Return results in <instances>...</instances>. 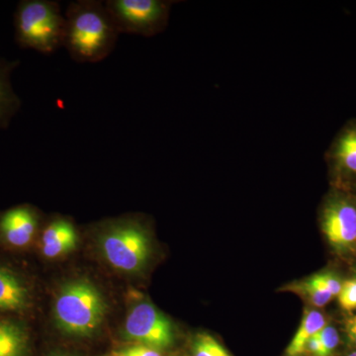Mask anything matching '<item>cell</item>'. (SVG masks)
<instances>
[{
    "mask_svg": "<svg viewBox=\"0 0 356 356\" xmlns=\"http://www.w3.org/2000/svg\"><path fill=\"white\" fill-rule=\"evenodd\" d=\"M40 217L29 205H19L0 213V240L13 248L27 247L34 240Z\"/></svg>",
    "mask_w": 356,
    "mask_h": 356,
    "instance_id": "8",
    "label": "cell"
},
{
    "mask_svg": "<svg viewBox=\"0 0 356 356\" xmlns=\"http://www.w3.org/2000/svg\"><path fill=\"white\" fill-rule=\"evenodd\" d=\"M192 356H233L215 337L202 332L194 339Z\"/></svg>",
    "mask_w": 356,
    "mask_h": 356,
    "instance_id": "15",
    "label": "cell"
},
{
    "mask_svg": "<svg viewBox=\"0 0 356 356\" xmlns=\"http://www.w3.org/2000/svg\"><path fill=\"white\" fill-rule=\"evenodd\" d=\"M348 356H356V350L353 351V353H351L350 355H348Z\"/></svg>",
    "mask_w": 356,
    "mask_h": 356,
    "instance_id": "24",
    "label": "cell"
},
{
    "mask_svg": "<svg viewBox=\"0 0 356 356\" xmlns=\"http://www.w3.org/2000/svg\"><path fill=\"white\" fill-rule=\"evenodd\" d=\"M65 18L58 1L22 0L14 13V38L22 49L51 55L64 46Z\"/></svg>",
    "mask_w": 356,
    "mask_h": 356,
    "instance_id": "3",
    "label": "cell"
},
{
    "mask_svg": "<svg viewBox=\"0 0 356 356\" xmlns=\"http://www.w3.org/2000/svg\"><path fill=\"white\" fill-rule=\"evenodd\" d=\"M106 314V300L100 290L86 280L65 283L54 307L58 330L74 337L92 336L102 325Z\"/></svg>",
    "mask_w": 356,
    "mask_h": 356,
    "instance_id": "2",
    "label": "cell"
},
{
    "mask_svg": "<svg viewBox=\"0 0 356 356\" xmlns=\"http://www.w3.org/2000/svg\"><path fill=\"white\" fill-rule=\"evenodd\" d=\"M312 280L320 284L321 286L324 287L325 290H327L332 296H337L341 292V280L337 277V276L332 275L330 273L316 274Z\"/></svg>",
    "mask_w": 356,
    "mask_h": 356,
    "instance_id": "20",
    "label": "cell"
},
{
    "mask_svg": "<svg viewBox=\"0 0 356 356\" xmlns=\"http://www.w3.org/2000/svg\"><path fill=\"white\" fill-rule=\"evenodd\" d=\"M294 291H299L302 296L305 297L307 300L316 307H324L332 299L331 293L325 290L324 287L321 286L317 282H315L312 278L304 282L300 283L296 287L293 288Z\"/></svg>",
    "mask_w": 356,
    "mask_h": 356,
    "instance_id": "16",
    "label": "cell"
},
{
    "mask_svg": "<svg viewBox=\"0 0 356 356\" xmlns=\"http://www.w3.org/2000/svg\"><path fill=\"white\" fill-rule=\"evenodd\" d=\"M322 229L337 250H356V204L341 194L332 196L323 209Z\"/></svg>",
    "mask_w": 356,
    "mask_h": 356,
    "instance_id": "7",
    "label": "cell"
},
{
    "mask_svg": "<svg viewBox=\"0 0 356 356\" xmlns=\"http://www.w3.org/2000/svg\"><path fill=\"white\" fill-rule=\"evenodd\" d=\"M341 308L346 311L356 309V280H346L337 295Z\"/></svg>",
    "mask_w": 356,
    "mask_h": 356,
    "instance_id": "18",
    "label": "cell"
},
{
    "mask_svg": "<svg viewBox=\"0 0 356 356\" xmlns=\"http://www.w3.org/2000/svg\"><path fill=\"white\" fill-rule=\"evenodd\" d=\"M327 325L325 318L318 311L309 310L304 314L298 331L286 350L287 356L304 355L307 343Z\"/></svg>",
    "mask_w": 356,
    "mask_h": 356,
    "instance_id": "13",
    "label": "cell"
},
{
    "mask_svg": "<svg viewBox=\"0 0 356 356\" xmlns=\"http://www.w3.org/2000/svg\"><path fill=\"white\" fill-rule=\"evenodd\" d=\"M98 242L103 257L122 273H140L151 254V238L147 229L135 219L107 224L100 232Z\"/></svg>",
    "mask_w": 356,
    "mask_h": 356,
    "instance_id": "4",
    "label": "cell"
},
{
    "mask_svg": "<svg viewBox=\"0 0 356 356\" xmlns=\"http://www.w3.org/2000/svg\"><path fill=\"white\" fill-rule=\"evenodd\" d=\"M19 60L0 58V130L8 127L21 107V100L11 84V74Z\"/></svg>",
    "mask_w": 356,
    "mask_h": 356,
    "instance_id": "12",
    "label": "cell"
},
{
    "mask_svg": "<svg viewBox=\"0 0 356 356\" xmlns=\"http://www.w3.org/2000/svg\"><path fill=\"white\" fill-rule=\"evenodd\" d=\"M64 46L70 58L81 64H95L113 51L120 33L110 18L104 2L76 0L65 13Z\"/></svg>",
    "mask_w": 356,
    "mask_h": 356,
    "instance_id": "1",
    "label": "cell"
},
{
    "mask_svg": "<svg viewBox=\"0 0 356 356\" xmlns=\"http://www.w3.org/2000/svg\"><path fill=\"white\" fill-rule=\"evenodd\" d=\"M28 337L19 325L0 320V356H26Z\"/></svg>",
    "mask_w": 356,
    "mask_h": 356,
    "instance_id": "14",
    "label": "cell"
},
{
    "mask_svg": "<svg viewBox=\"0 0 356 356\" xmlns=\"http://www.w3.org/2000/svg\"><path fill=\"white\" fill-rule=\"evenodd\" d=\"M31 303L28 285L10 269L0 266V311H23Z\"/></svg>",
    "mask_w": 356,
    "mask_h": 356,
    "instance_id": "11",
    "label": "cell"
},
{
    "mask_svg": "<svg viewBox=\"0 0 356 356\" xmlns=\"http://www.w3.org/2000/svg\"><path fill=\"white\" fill-rule=\"evenodd\" d=\"M105 356H161V355L159 350L154 348H147L142 344H135V346L112 350Z\"/></svg>",
    "mask_w": 356,
    "mask_h": 356,
    "instance_id": "19",
    "label": "cell"
},
{
    "mask_svg": "<svg viewBox=\"0 0 356 356\" xmlns=\"http://www.w3.org/2000/svg\"><path fill=\"white\" fill-rule=\"evenodd\" d=\"M306 353L314 356H323L322 344L318 339V334L312 337L310 341L307 343L304 355Z\"/></svg>",
    "mask_w": 356,
    "mask_h": 356,
    "instance_id": "21",
    "label": "cell"
},
{
    "mask_svg": "<svg viewBox=\"0 0 356 356\" xmlns=\"http://www.w3.org/2000/svg\"><path fill=\"white\" fill-rule=\"evenodd\" d=\"M346 327L351 343L356 346V316H353V317L346 321Z\"/></svg>",
    "mask_w": 356,
    "mask_h": 356,
    "instance_id": "22",
    "label": "cell"
},
{
    "mask_svg": "<svg viewBox=\"0 0 356 356\" xmlns=\"http://www.w3.org/2000/svg\"><path fill=\"white\" fill-rule=\"evenodd\" d=\"M124 337L137 344L166 350L175 341V331L170 321L149 302L133 307L124 325Z\"/></svg>",
    "mask_w": 356,
    "mask_h": 356,
    "instance_id": "6",
    "label": "cell"
},
{
    "mask_svg": "<svg viewBox=\"0 0 356 356\" xmlns=\"http://www.w3.org/2000/svg\"><path fill=\"white\" fill-rule=\"evenodd\" d=\"M104 4L117 31L144 37L163 29L170 7L161 0H107Z\"/></svg>",
    "mask_w": 356,
    "mask_h": 356,
    "instance_id": "5",
    "label": "cell"
},
{
    "mask_svg": "<svg viewBox=\"0 0 356 356\" xmlns=\"http://www.w3.org/2000/svg\"><path fill=\"white\" fill-rule=\"evenodd\" d=\"M318 339L322 344L323 356H331L339 343L337 331L331 325H325L324 329L318 334Z\"/></svg>",
    "mask_w": 356,
    "mask_h": 356,
    "instance_id": "17",
    "label": "cell"
},
{
    "mask_svg": "<svg viewBox=\"0 0 356 356\" xmlns=\"http://www.w3.org/2000/svg\"><path fill=\"white\" fill-rule=\"evenodd\" d=\"M50 356H72V355H65V353H55V355H51Z\"/></svg>",
    "mask_w": 356,
    "mask_h": 356,
    "instance_id": "23",
    "label": "cell"
},
{
    "mask_svg": "<svg viewBox=\"0 0 356 356\" xmlns=\"http://www.w3.org/2000/svg\"><path fill=\"white\" fill-rule=\"evenodd\" d=\"M79 242L74 225L65 218L51 220L42 234V252L48 259H56L72 252Z\"/></svg>",
    "mask_w": 356,
    "mask_h": 356,
    "instance_id": "10",
    "label": "cell"
},
{
    "mask_svg": "<svg viewBox=\"0 0 356 356\" xmlns=\"http://www.w3.org/2000/svg\"><path fill=\"white\" fill-rule=\"evenodd\" d=\"M327 156L332 170L339 177H356V121L350 122L341 130Z\"/></svg>",
    "mask_w": 356,
    "mask_h": 356,
    "instance_id": "9",
    "label": "cell"
}]
</instances>
